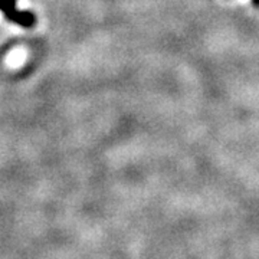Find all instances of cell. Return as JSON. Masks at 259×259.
Returning a JSON list of instances; mask_svg holds the SVG:
<instances>
[{"instance_id": "obj_1", "label": "cell", "mask_w": 259, "mask_h": 259, "mask_svg": "<svg viewBox=\"0 0 259 259\" xmlns=\"http://www.w3.org/2000/svg\"><path fill=\"white\" fill-rule=\"evenodd\" d=\"M0 12L9 22L22 28L30 29L36 25V16L30 10H19L16 0H0Z\"/></svg>"}, {"instance_id": "obj_2", "label": "cell", "mask_w": 259, "mask_h": 259, "mask_svg": "<svg viewBox=\"0 0 259 259\" xmlns=\"http://www.w3.org/2000/svg\"><path fill=\"white\" fill-rule=\"evenodd\" d=\"M252 6H253V8H256V9H259V0H252Z\"/></svg>"}]
</instances>
